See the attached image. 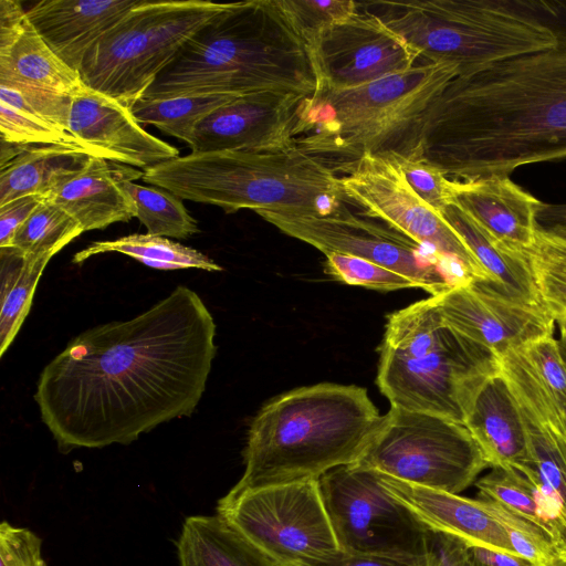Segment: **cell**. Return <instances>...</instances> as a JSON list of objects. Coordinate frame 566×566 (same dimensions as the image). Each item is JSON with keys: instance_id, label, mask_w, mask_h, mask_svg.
<instances>
[{"instance_id": "6da1fadb", "label": "cell", "mask_w": 566, "mask_h": 566, "mask_svg": "<svg viewBox=\"0 0 566 566\" xmlns=\"http://www.w3.org/2000/svg\"><path fill=\"white\" fill-rule=\"evenodd\" d=\"M201 297L177 286L127 321L74 337L42 370L34 399L61 452L129 444L190 416L217 353Z\"/></svg>"}, {"instance_id": "7a4b0ae2", "label": "cell", "mask_w": 566, "mask_h": 566, "mask_svg": "<svg viewBox=\"0 0 566 566\" xmlns=\"http://www.w3.org/2000/svg\"><path fill=\"white\" fill-rule=\"evenodd\" d=\"M419 147L455 180L566 159V46L453 78L426 112Z\"/></svg>"}, {"instance_id": "3957f363", "label": "cell", "mask_w": 566, "mask_h": 566, "mask_svg": "<svg viewBox=\"0 0 566 566\" xmlns=\"http://www.w3.org/2000/svg\"><path fill=\"white\" fill-rule=\"evenodd\" d=\"M317 73L308 43L277 0L228 2L157 76L143 98L312 95Z\"/></svg>"}, {"instance_id": "277c9868", "label": "cell", "mask_w": 566, "mask_h": 566, "mask_svg": "<svg viewBox=\"0 0 566 566\" xmlns=\"http://www.w3.org/2000/svg\"><path fill=\"white\" fill-rule=\"evenodd\" d=\"M381 417L367 390L356 385L322 382L276 396L251 421L244 471L230 490L318 480L356 463Z\"/></svg>"}, {"instance_id": "5b68a950", "label": "cell", "mask_w": 566, "mask_h": 566, "mask_svg": "<svg viewBox=\"0 0 566 566\" xmlns=\"http://www.w3.org/2000/svg\"><path fill=\"white\" fill-rule=\"evenodd\" d=\"M457 76L455 65L426 62L353 88L317 87L301 103L293 143L336 174L367 154L410 156L426 112Z\"/></svg>"}, {"instance_id": "8992f818", "label": "cell", "mask_w": 566, "mask_h": 566, "mask_svg": "<svg viewBox=\"0 0 566 566\" xmlns=\"http://www.w3.org/2000/svg\"><path fill=\"white\" fill-rule=\"evenodd\" d=\"M146 184L182 200L240 209L329 216L345 209L340 177L295 145L190 153L144 170Z\"/></svg>"}, {"instance_id": "52a82bcc", "label": "cell", "mask_w": 566, "mask_h": 566, "mask_svg": "<svg viewBox=\"0 0 566 566\" xmlns=\"http://www.w3.org/2000/svg\"><path fill=\"white\" fill-rule=\"evenodd\" d=\"M500 358L448 326L434 296L388 315L379 347L377 385L390 407L464 424Z\"/></svg>"}, {"instance_id": "ba28073f", "label": "cell", "mask_w": 566, "mask_h": 566, "mask_svg": "<svg viewBox=\"0 0 566 566\" xmlns=\"http://www.w3.org/2000/svg\"><path fill=\"white\" fill-rule=\"evenodd\" d=\"M357 7L402 35L427 62L455 65L459 76L557 44L521 0L369 1Z\"/></svg>"}, {"instance_id": "9c48e42d", "label": "cell", "mask_w": 566, "mask_h": 566, "mask_svg": "<svg viewBox=\"0 0 566 566\" xmlns=\"http://www.w3.org/2000/svg\"><path fill=\"white\" fill-rule=\"evenodd\" d=\"M227 6L140 0L86 54L78 71L82 82L130 108L180 49Z\"/></svg>"}, {"instance_id": "30bf717a", "label": "cell", "mask_w": 566, "mask_h": 566, "mask_svg": "<svg viewBox=\"0 0 566 566\" xmlns=\"http://www.w3.org/2000/svg\"><path fill=\"white\" fill-rule=\"evenodd\" d=\"M216 514L279 566H313L342 553L318 480L230 490Z\"/></svg>"}, {"instance_id": "8fae6325", "label": "cell", "mask_w": 566, "mask_h": 566, "mask_svg": "<svg viewBox=\"0 0 566 566\" xmlns=\"http://www.w3.org/2000/svg\"><path fill=\"white\" fill-rule=\"evenodd\" d=\"M357 464L416 485L459 494L489 468L467 427L390 407Z\"/></svg>"}, {"instance_id": "7c38bea8", "label": "cell", "mask_w": 566, "mask_h": 566, "mask_svg": "<svg viewBox=\"0 0 566 566\" xmlns=\"http://www.w3.org/2000/svg\"><path fill=\"white\" fill-rule=\"evenodd\" d=\"M318 482L343 553L426 566L430 530L385 489L376 470L340 465Z\"/></svg>"}, {"instance_id": "4fadbf2b", "label": "cell", "mask_w": 566, "mask_h": 566, "mask_svg": "<svg viewBox=\"0 0 566 566\" xmlns=\"http://www.w3.org/2000/svg\"><path fill=\"white\" fill-rule=\"evenodd\" d=\"M281 232L301 240L325 255L361 258L396 271L431 296L472 281L460 265L444 261L398 231L345 209L329 216L255 211Z\"/></svg>"}, {"instance_id": "5bb4252c", "label": "cell", "mask_w": 566, "mask_h": 566, "mask_svg": "<svg viewBox=\"0 0 566 566\" xmlns=\"http://www.w3.org/2000/svg\"><path fill=\"white\" fill-rule=\"evenodd\" d=\"M346 201L366 217L381 220L440 259L461 265L473 281L488 274L440 212L423 201L395 160L367 154L340 177Z\"/></svg>"}, {"instance_id": "9a60e30c", "label": "cell", "mask_w": 566, "mask_h": 566, "mask_svg": "<svg viewBox=\"0 0 566 566\" xmlns=\"http://www.w3.org/2000/svg\"><path fill=\"white\" fill-rule=\"evenodd\" d=\"M83 84L31 24L15 0H0V85L17 91L31 109L67 132L72 96Z\"/></svg>"}, {"instance_id": "2e32d148", "label": "cell", "mask_w": 566, "mask_h": 566, "mask_svg": "<svg viewBox=\"0 0 566 566\" xmlns=\"http://www.w3.org/2000/svg\"><path fill=\"white\" fill-rule=\"evenodd\" d=\"M310 48L317 87L331 90L353 88L406 72L420 57L402 35L358 7L349 19L322 31Z\"/></svg>"}, {"instance_id": "e0dca14e", "label": "cell", "mask_w": 566, "mask_h": 566, "mask_svg": "<svg viewBox=\"0 0 566 566\" xmlns=\"http://www.w3.org/2000/svg\"><path fill=\"white\" fill-rule=\"evenodd\" d=\"M444 323L497 357L551 336L555 319L543 305L513 300L483 281L434 295Z\"/></svg>"}, {"instance_id": "ac0fdd59", "label": "cell", "mask_w": 566, "mask_h": 566, "mask_svg": "<svg viewBox=\"0 0 566 566\" xmlns=\"http://www.w3.org/2000/svg\"><path fill=\"white\" fill-rule=\"evenodd\" d=\"M304 97L275 91L238 96L203 118L187 145L192 153L260 151L293 146Z\"/></svg>"}, {"instance_id": "d6986e66", "label": "cell", "mask_w": 566, "mask_h": 566, "mask_svg": "<svg viewBox=\"0 0 566 566\" xmlns=\"http://www.w3.org/2000/svg\"><path fill=\"white\" fill-rule=\"evenodd\" d=\"M500 363L501 374L525 427L531 468L566 513V419L563 409L520 349L506 353Z\"/></svg>"}, {"instance_id": "ffe728a7", "label": "cell", "mask_w": 566, "mask_h": 566, "mask_svg": "<svg viewBox=\"0 0 566 566\" xmlns=\"http://www.w3.org/2000/svg\"><path fill=\"white\" fill-rule=\"evenodd\" d=\"M67 132L93 156L145 170L179 156L145 130L130 108L84 83L72 96Z\"/></svg>"}, {"instance_id": "44dd1931", "label": "cell", "mask_w": 566, "mask_h": 566, "mask_svg": "<svg viewBox=\"0 0 566 566\" xmlns=\"http://www.w3.org/2000/svg\"><path fill=\"white\" fill-rule=\"evenodd\" d=\"M140 0H42L27 10L36 32L69 66L80 71L90 50Z\"/></svg>"}, {"instance_id": "7402d4cb", "label": "cell", "mask_w": 566, "mask_h": 566, "mask_svg": "<svg viewBox=\"0 0 566 566\" xmlns=\"http://www.w3.org/2000/svg\"><path fill=\"white\" fill-rule=\"evenodd\" d=\"M378 475L385 489L428 530L457 537L468 546L515 554L503 530L480 499L416 485L380 472Z\"/></svg>"}, {"instance_id": "603a6c76", "label": "cell", "mask_w": 566, "mask_h": 566, "mask_svg": "<svg viewBox=\"0 0 566 566\" xmlns=\"http://www.w3.org/2000/svg\"><path fill=\"white\" fill-rule=\"evenodd\" d=\"M144 171L91 156L85 167L46 196L72 216L83 231L102 230L115 222L136 218L135 205L124 188L127 179Z\"/></svg>"}, {"instance_id": "cb8c5ba5", "label": "cell", "mask_w": 566, "mask_h": 566, "mask_svg": "<svg viewBox=\"0 0 566 566\" xmlns=\"http://www.w3.org/2000/svg\"><path fill=\"white\" fill-rule=\"evenodd\" d=\"M453 203L511 249L524 252L535 241V216L542 201L510 177L455 180Z\"/></svg>"}, {"instance_id": "d4e9b609", "label": "cell", "mask_w": 566, "mask_h": 566, "mask_svg": "<svg viewBox=\"0 0 566 566\" xmlns=\"http://www.w3.org/2000/svg\"><path fill=\"white\" fill-rule=\"evenodd\" d=\"M464 426L482 451L489 468L521 472L531 467L525 427L506 379H489L475 396Z\"/></svg>"}, {"instance_id": "484cf974", "label": "cell", "mask_w": 566, "mask_h": 566, "mask_svg": "<svg viewBox=\"0 0 566 566\" xmlns=\"http://www.w3.org/2000/svg\"><path fill=\"white\" fill-rule=\"evenodd\" d=\"M91 156L93 154L78 144L14 146L1 143L0 206L30 195L46 197L78 174Z\"/></svg>"}, {"instance_id": "4316f807", "label": "cell", "mask_w": 566, "mask_h": 566, "mask_svg": "<svg viewBox=\"0 0 566 566\" xmlns=\"http://www.w3.org/2000/svg\"><path fill=\"white\" fill-rule=\"evenodd\" d=\"M488 274L491 289L524 303L543 305L527 255L492 237L457 203L440 211Z\"/></svg>"}, {"instance_id": "83f0119b", "label": "cell", "mask_w": 566, "mask_h": 566, "mask_svg": "<svg viewBox=\"0 0 566 566\" xmlns=\"http://www.w3.org/2000/svg\"><path fill=\"white\" fill-rule=\"evenodd\" d=\"M478 497L494 500L546 533L558 554L566 555V513L543 488L531 467L521 472L492 468L474 483Z\"/></svg>"}, {"instance_id": "f1b7e54d", "label": "cell", "mask_w": 566, "mask_h": 566, "mask_svg": "<svg viewBox=\"0 0 566 566\" xmlns=\"http://www.w3.org/2000/svg\"><path fill=\"white\" fill-rule=\"evenodd\" d=\"M176 546L179 566H276L218 514L186 517Z\"/></svg>"}, {"instance_id": "f546056e", "label": "cell", "mask_w": 566, "mask_h": 566, "mask_svg": "<svg viewBox=\"0 0 566 566\" xmlns=\"http://www.w3.org/2000/svg\"><path fill=\"white\" fill-rule=\"evenodd\" d=\"M118 252L150 268L159 270L199 269L222 271L212 259L190 247L168 238L134 233L115 240L95 241L73 256V263L82 264L93 255Z\"/></svg>"}, {"instance_id": "4dcf8cb0", "label": "cell", "mask_w": 566, "mask_h": 566, "mask_svg": "<svg viewBox=\"0 0 566 566\" xmlns=\"http://www.w3.org/2000/svg\"><path fill=\"white\" fill-rule=\"evenodd\" d=\"M235 97L211 94L140 98L130 107V112L140 125H153L188 144L203 118Z\"/></svg>"}, {"instance_id": "1f68e13d", "label": "cell", "mask_w": 566, "mask_h": 566, "mask_svg": "<svg viewBox=\"0 0 566 566\" xmlns=\"http://www.w3.org/2000/svg\"><path fill=\"white\" fill-rule=\"evenodd\" d=\"M124 188L136 208V218L156 237L187 239L199 231L197 220L190 216L182 199L156 187L142 186L127 179Z\"/></svg>"}, {"instance_id": "d6a6232c", "label": "cell", "mask_w": 566, "mask_h": 566, "mask_svg": "<svg viewBox=\"0 0 566 566\" xmlns=\"http://www.w3.org/2000/svg\"><path fill=\"white\" fill-rule=\"evenodd\" d=\"M83 232L72 216L45 198L17 231L10 247L25 256L52 258Z\"/></svg>"}, {"instance_id": "836d02e7", "label": "cell", "mask_w": 566, "mask_h": 566, "mask_svg": "<svg viewBox=\"0 0 566 566\" xmlns=\"http://www.w3.org/2000/svg\"><path fill=\"white\" fill-rule=\"evenodd\" d=\"M1 143L14 146L78 144L69 132L34 113L14 90L0 85Z\"/></svg>"}, {"instance_id": "e575fe53", "label": "cell", "mask_w": 566, "mask_h": 566, "mask_svg": "<svg viewBox=\"0 0 566 566\" xmlns=\"http://www.w3.org/2000/svg\"><path fill=\"white\" fill-rule=\"evenodd\" d=\"M525 253L543 306L555 322L566 319V240L536 231Z\"/></svg>"}, {"instance_id": "d590c367", "label": "cell", "mask_w": 566, "mask_h": 566, "mask_svg": "<svg viewBox=\"0 0 566 566\" xmlns=\"http://www.w3.org/2000/svg\"><path fill=\"white\" fill-rule=\"evenodd\" d=\"M503 530L513 552L534 566L551 563L558 552L538 526L506 509L501 503L478 497Z\"/></svg>"}, {"instance_id": "8d00e7d4", "label": "cell", "mask_w": 566, "mask_h": 566, "mask_svg": "<svg viewBox=\"0 0 566 566\" xmlns=\"http://www.w3.org/2000/svg\"><path fill=\"white\" fill-rule=\"evenodd\" d=\"M50 260L49 256H25L22 272L14 286L0 298V356L9 348L24 322L36 284Z\"/></svg>"}, {"instance_id": "74e56055", "label": "cell", "mask_w": 566, "mask_h": 566, "mask_svg": "<svg viewBox=\"0 0 566 566\" xmlns=\"http://www.w3.org/2000/svg\"><path fill=\"white\" fill-rule=\"evenodd\" d=\"M324 271L335 280L380 292L419 289L407 276L375 262L340 253L326 255Z\"/></svg>"}, {"instance_id": "f35d334b", "label": "cell", "mask_w": 566, "mask_h": 566, "mask_svg": "<svg viewBox=\"0 0 566 566\" xmlns=\"http://www.w3.org/2000/svg\"><path fill=\"white\" fill-rule=\"evenodd\" d=\"M282 10L308 43L325 29L349 19L357 11L353 0H277Z\"/></svg>"}, {"instance_id": "ab89813d", "label": "cell", "mask_w": 566, "mask_h": 566, "mask_svg": "<svg viewBox=\"0 0 566 566\" xmlns=\"http://www.w3.org/2000/svg\"><path fill=\"white\" fill-rule=\"evenodd\" d=\"M416 193L438 212L454 202L455 180L427 161L421 151L410 156L389 155Z\"/></svg>"}, {"instance_id": "60d3db41", "label": "cell", "mask_w": 566, "mask_h": 566, "mask_svg": "<svg viewBox=\"0 0 566 566\" xmlns=\"http://www.w3.org/2000/svg\"><path fill=\"white\" fill-rule=\"evenodd\" d=\"M520 349L558 405L563 407L566 403V363L559 342L551 335L528 343Z\"/></svg>"}, {"instance_id": "b9f144b4", "label": "cell", "mask_w": 566, "mask_h": 566, "mask_svg": "<svg viewBox=\"0 0 566 566\" xmlns=\"http://www.w3.org/2000/svg\"><path fill=\"white\" fill-rule=\"evenodd\" d=\"M0 566H46L42 539L29 528L3 521L0 525Z\"/></svg>"}, {"instance_id": "7bdbcfd3", "label": "cell", "mask_w": 566, "mask_h": 566, "mask_svg": "<svg viewBox=\"0 0 566 566\" xmlns=\"http://www.w3.org/2000/svg\"><path fill=\"white\" fill-rule=\"evenodd\" d=\"M45 198L41 195H30L0 206V248L11 245L17 231Z\"/></svg>"}, {"instance_id": "ee69618b", "label": "cell", "mask_w": 566, "mask_h": 566, "mask_svg": "<svg viewBox=\"0 0 566 566\" xmlns=\"http://www.w3.org/2000/svg\"><path fill=\"white\" fill-rule=\"evenodd\" d=\"M426 566H472L468 545L451 535L430 531Z\"/></svg>"}, {"instance_id": "f6af8a7d", "label": "cell", "mask_w": 566, "mask_h": 566, "mask_svg": "<svg viewBox=\"0 0 566 566\" xmlns=\"http://www.w3.org/2000/svg\"><path fill=\"white\" fill-rule=\"evenodd\" d=\"M522 7L566 46V1L521 0Z\"/></svg>"}, {"instance_id": "bcb514c9", "label": "cell", "mask_w": 566, "mask_h": 566, "mask_svg": "<svg viewBox=\"0 0 566 566\" xmlns=\"http://www.w3.org/2000/svg\"><path fill=\"white\" fill-rule=\"evenodd\" d=\"M536 231L566 240V203L542 202L535 216Z\"/></svg>"}, {"instance_id": "7dc6e473", "label": "cell", "mask_w": 566, "mask_h": 566, "mask_svg": "<svg viewBox=\"0 0 566 566\" xmlns=\"http://www.w3.org/2000/svg\"><path fill=\"white\" fill-rule=\"evenodd\" d=\"M472 566H534L523 557L483 546H468Z\"/></svg>"}, {"instance_id": "c3c4849f", "label": "cell", "mask_w": 566, "mask_h": 566, "mask_svg": "<svg viewBox=\"0 0 566 566\" xmlns=\"http://www.w3.org/2000/svg\"><path fill=\"white\" fill-rule=\"evenodd\" d=\"M313 566H418L416 564L375 555L340 553L335 558Z\"/></svg>"}, {"instance_id": "681fc988", "label": "cell", "mask_w": 566, "mask_h": 566, "mask_svg": "<svg viewBox=\"0 0 566 566\" xmlns=\"http://www.w3.org/2000/svg\"><path fill=\"white\" fill-rule=\"evenodd\" d=\"M544 566H566V555L558 554L551 563Z\"/></svg>"}, {"instance_id": "f907efd6", "label": "cell", "mask_w": 566, "mask_h": 566, "mask_svg": "<svg viewBox=\"0 0 566 566\" xmlns=\"http://www.w3.org/2000/svg\"><path fill=\"white\" fill-rule=\"evenodd\" d=\"M559 325V332L560 337L559 340H562L564 344H566V319L557 322Z\"/></svg>"}, {"instance_id": "816d5d0a", "label": "cell", "mask_w": 566, "mask_h": 566, "mask_svg": "<svg viewBox=\"0 0 566 566\" xmlns=\"http://www.w3.org/2000/svg\"><path fill=\"white\" fill-rule=\"evenodd\" d=\"M558 342H559V346H560V352H562L563 358H564V360L566 363V344H564L559 339H558ZM560 408L563 409V412H564V416H565V419H566V403L563 407H560Z\"/></svg>"}, {"instance_id": "f5cc1de1", "label": "cell", "mask_w": 566, "mask_h": 566, "mask_svg": "<svg viewBox=\"0 0 566 566\" xmlns=\"http://www.w3.org/2000/svg\"><path fill=\"white\" fill-rule=\"evenodd\" d=\"M275 565H276V564H275ZM276 566H279V565H276Z\"/></svg>"}]
</instances>
